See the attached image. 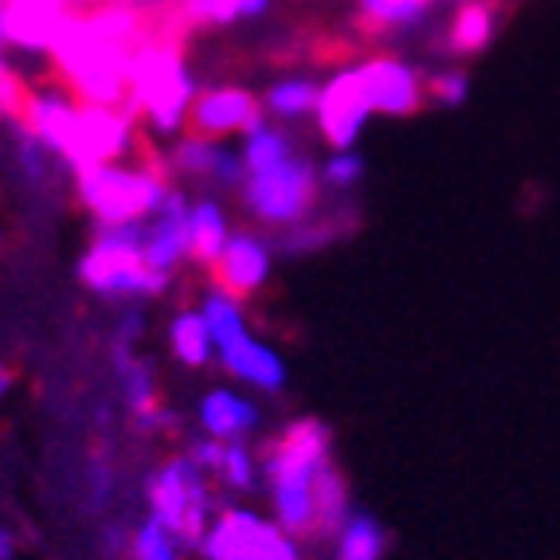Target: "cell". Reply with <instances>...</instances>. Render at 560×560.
<instances>
[{
  "label": "cell",
  "instance_id": "24",
  "mask_svg": "<svg viewBox=\"0 0 560 560\" xmlns=\"http://www.w3.org/2000/svg\"><path fill=\"white\" fill-rule=\"evenodd\" d=\"M498 36V4L494 0H458L443 32V47L455 59H475Z\"/></svg>",
  "mask_w": 560,
  "mask_h": 560
},
{
  "label": "cell",
  "instance_id": "23",
  "mask_svg": "<svg viewBox=\"0 0 560 560\" xmlns=\"http://www.w3.org/2000/svg\"><path fill=\"white\" fill-rule=\"evenodd\" d=\"M235 232L232 208L215 192H200L188 205V262H197L200 271H212V262L224 252L228 235Z\"/></svg>",
  "mask_w": 560,
  "mask_h": 560
},
{
  "label": "cell",
  "instance_id": "19",
  "mask_svg": "<svg viewBox=\"0 0 560 560\" xmlns=\"http://www.w3.org/2000/svg\"><path fill=\"white\" fill-rule=\"evenodd\" d=\"M197 431L215 443H252L259 435L262 408L259 396L240 388V384H212L197 396L192 408Z\"/></svg>",
  "mask_w": 560,
  "mask_h": 560
},
{
  "label": "cell",
  "instance_id": "36",
  "mask_svg": "<svg viewBox=\"0 0 560 560\" xmlns=\"http://www.w3.org/2000/svg\"><path fill=\"white\" fill-rule=\"evenodd\" d=\"M86 482H91V505L94 510H106L114 502V490H118V478H114V467L103 455H94L91 470H86Z\"/></svg>",
  "mask_w": 560,
  "mask_h": 560
},
{
  "label": "cell",
  "instance_id": "2",
  "mask_svg": "<svg viewBox=\"0 0 560 560\" xmlns=\"http://www.w3.org/2000/svg\"><path fill=\"white\" fill-rule=\"evenodd\" d=\"M267 514L302 545L318 541V490L334 467V431L318 416L290 420L259 447Z\"/></svg>",
  "mask_w": 560,
  "mask_h": 560
},
{
  "label": "cell",
  "instance_id": "29",
  "mask_svg": "<svg viewBox=\"0 0 560 560\" xmlns=\"http://www.w3.org/2000/svg\"><path fill=\"white\" fill-rule=\"evenodd\" d=\"M302 141L299 133L290 130V126H279V121L262 118L255 130H247L240 138V158L247 165V173H267V168H279L287 165L290 158H299Z\"/></svg>",
  "mask_w": 560,
  "mask_h": 560
},
{
  "label": "cell",
  "instance_id": "31",
  "mask_svg": "<svg viewBox=\"0 0 560 560\" xmlns=\"http://www.w3.org/2000/svg\"><path fill=\"white\" fill-rule=\"evenodd\" d=\"M364 177H369V161L361 158V150H329L318 161L322 197L329 200H353L361 192Z\"/></svg>",
  "mask_w": 560,
  "mask_h": 560
},
{
  "label": "cell",
  "instance_id": "35",
  "mask_svg": "<svg viewBox=\"0 0 560 560\" xmlns=\"http://www.w3.org/2000/svg\"><path fill=\"white\" fill-rule=\"evenodd\" d=\"M24 94H28V83L16 75V67H12L9 59H4V51H0V118L4 121L20 118Z\"/></svg>",
  "mask_w": 560,
  "mask_h": 560
},
{
  "label": "cell",
  "instance_id": "37",
  "mask_svg": "<svg viewBox=\"0 0 560 560\" xmlns=\"http://www.w3.org/2000/svg\"><path fill=\"white\" fill-rule=\"evenodd\" d=\"M20 549H24L20 533L12 525H0V560H20Z\"/></svg>",
  "mask_w": 560,
  "mask_h": 560
},
{
  "label": "cell",
  "instance_id": "13",
  "mask_svg": "<svg viewBox=\"0 0 560 560\" xmlns=\"http://www.w3.org/2000/svg\"><path fill=\"white\" fill-rule=\"evenodd\" d=\"M79 118H83V103H79L75 94H71V86L59 83V79L32 83L28 94H24V106H20V121H24L63 165H71V153H75Z\"/></svg>",
  "mask_w": 560,
  "mask_h": 560
},
{
  "label": "cell",
  "instance_id": "30",
  "mask_svg": "<svg viewBox=\"0 0 560 560\" xmlns=\"http://www.w3.org/2000/svg\"><path fill=\"white\" fill-rule=\"evenodd\" d=\"M197 310L205 314L208 329H212V341L215 349L224 346V341H232V337L247 334V306H243V299H235L232 290L215 287V282H208L205 290H200L197 299Z\"/></svg>",
  "mask_w": 560,
  "mask_h": 560
},
{
  "label": "cell",
  "instance_id": "34",
  "mask_svg": "<svg viewBox=\"0 0 560 560\" xmlns=\"http://www.w3.org/2000/svg\"><path fill=\"white\" fill-rule=\"evenodd\" d=\"M428 86V103L440 106V110H458V106L470 98V71L467 67H443V71H431L423 79Z\"/></svg>",
  "mask_w": 560,
  "mask_h": 560
},
{
  "label": "cell",
  "instance_id": "27",
  "mask_svg": "<svg viewBox=\"0 0 560 560\" xmlns=\"http://www.w3.org/2000/svg\"><path fill=\"white\" fill-rule=\"evenodd\" d=\"M9 158H12V173L20 177V185L28 188V192H44L47 185H51V177H56L59 168H67L63 161L56 158V153L47 150L44 141L36 138V133L24 126L20 118L9 121ZM71 173V168H67Z\"/></svg>",
  "mask_w": 560,
  "mask_h": 560
},
{
  "label": "cell",
  "instance_id": "32",
  "mask_svg": "<svg viewBox=\"0 0 560 560\" xmlns=\"http://www.w3.org/2000/svg\"><path fill=\"white\" fill-rule=\"evenodd\" d=\"M428 9L431 4H423V0H357V12H361L364 28L376 32V36L420 28Z\"/></svg>",
  "mask_w": 560,
  "mask_h": 560
},
{
  "label": "cell",
  "instance_id": "28",
  "mask_svg": "<svg viewBox=\"0 0 560 560\" xmlns=\"http://www.w3.org/2000/svg\"><path fill=\"white\" fill-rule=\"evenodd\" d=\"M318 91L322 83L314 75H282L259 94L262 114L279 126H306L318 110Z\"/></svg>",
  "mask_w": 560,
  "mask_h": 560
},
{
  "label": "cell",
  "instance_id": "9",
  "mask_svg": "<svg viewBox=\"0 0 560 560\" xmlns=\"http://www.w3.org/2000/svg\"><path fill=\"white\" fill-rule=\"evenodd\" d=\"M141 334H145V314L141 306H126L118 322V334H114L110 346V364H114V381H118V393L126 400L133 428L141 435H165L173 431V411L161 404L158 373H153V361L141 353Z\"/></svg>",
  "mask_w": 560,
  "mask_h": 560
},
{
  "label": "cell",
  "instance_id": "17",
  "mask_svg": "<svg viewBox=\"0 0 560 560\" xmlns=\"http://www.w3.org/2000/svg\"><path fill=\"white\" fill-rule=\"evenodd\" d=\"M185 451L212 478L224 502H252L262 494V463L255 443H215L208 435H192Z\"/></svg>",
  "mask_w": 560,
  "mask_h": 560
},
{
  "label": "cell",
  "instance_id": "14",
  "mask_svg": "<svg viewBox=\"0 0 560 560\" xmlns=\"http://www.w3.org/2000/svg\"><path fill=\"white\" fill-rule=\"evenodd\" d=\"M141 150V126L126 106H94L83 103L79 118V141L71 153V173L86 165H110V161H130Z\"/></svg>",
  "mask_w": 560,
  "mask_h": 560
},
{
  "label": "cell",
  "instance_id": "10",
  "mask_svg": "<svg viewBox=\"0 0 560 560\" xmlns=\"http://www.w3.org/2000/svg\"><path fill=\"white\" fill-rule=\"evenodd\" d=\"M161 165L177 185H197L215 197H235L247 180V165L240 158V145L220 138H205V133L185 130L180 138L168 141V150L161 153Z\"/></svg>",
  "mask_w": 560,
  "mask_h": 560
},
{
  "label": "cell",
  "instance_id": "18",
  "mask_svg": "<svg viewBox=\"0 0 560 560\" xmlns=\"http://www.w3.org/2000/svg\"><path fill=\"white\" fill-rule=\"evenodd\" d=\"M262 118L267 114H262V103L255 91H247L240 83H215L197 91V103L188 110V130L205 133V138L232 141L255 130Z\"/></svg>",
  "mask_w": 560,
  "mask_h": 560
},
{
  "label": "cell",
  "instance_id": "4",
  "mask_svg": "<svg viewBox=\"0 0 560 560\" xmlns=\"http://www.w3.org/2000/svg\"><path fill=\"white\" fill-rule=\"evenodd\" d=\"M173 177L161 158L110 161V165H86L71 173V192L94 228L145 224L165 205Z\"/></svg>",
  "mask_w": 560,
  "mask_h": 560
},
{
  "label": "cell",
  "instance_id": "20",
  "mask_svg": "<svg viewBox=\"0 0 560 560\" xmlns=\"http://www.w3.org/2000/svg\"><path fill=\"white\" fill-rule=\"evenodd\" d=\"M188 205H192V197L185 192V185L173 180L165 205L141 224L145 262H150L158 275H165L168 282H177L180 267L188 262Z\"/></svg>",
  "mask_w": 560,
  "mask_h": 560
},
{
  "label": "cell",
  "instance_id": "6",
  "mask_svg": "<svg viewBox=\"0 0 560 560\" xmlns=\"http://www.w3.org/2000/svg\"><path fill=\"white\" fill-rule=\"evenodd\" d=\"M220 505H224V494L215 490V482L197 467V458L188 451L165 455L145 478V514L158 517L185 545L188 557H197L200 537L220 514Z\"/></svg>",
  "mask_w": 560,
  "mask_h": 560
},
{
  "label": "cell",
  "instance_id": "8",
  "mask_svg": "<svg viewBox=\"0 0 560 560\" xmlns=\"http://www.w3.org/2000/svg\"><path fill=\"white\" fill-rule=\"evenodd\" d=\"M197 560H306V545L252 502H224L197 545Z\"/></svg>",
  "mask_w": 560,
  "mask_h": 560
},
{
  "label": "cell",
  "instance_id": "3",
  "mask_svg": "<svg viewBox=\"0 0 560 560\" xmlns=\"http://www.w3.org/2000/svg\"><path fill=\"white\" fill-rule=\"evenodd\" d=\"M197 75L177 39L145 36L130 56V91L126 110L138 118L141 133L173 141L188 130V110L197 103Z\"/></svg>",
  "mask_w": 560,
  "mask_h": 560
},
{
  "label": "cell",
  "instance_id": "16",
  "mask_svg": "<svg viewBox=\"0 0 560 560\" xmlns=\"http://www.w3.org/2000/svg\"><path fill=\"white\" fill-rule=\"evenodd\" d=\"M215 364H220V373L228 381L255 396H282L290 384L287 357L271 341H262L255 329H247V334L232 337V341H224V346L215 349Z\"/></svg>",
  "mask_w": 560,
  "mask_h": 560
},
{
  "label": "cell",
  "instance_id": "11",
  "mask_svg": "<svg viewBox=\"0 0 560 560\" xmlns=\"http://www.w3.org/2000/svg\"><path fill=\"white\" fill-rule=\"evenodd\" d=\"M373 106L364 94L357 67H337L334 75L322 83L318 110H314V130H318L326 150H357L373 121Z\"/></svg>",
  "mask_w": 560,
  "mask_h": 560
},
{
  "label": "cell",
  "instance_id": "25",
  "mask_svg": "<svg viewBox=\"0 0 560 560\" xmlns=\"http://www.w3.org/2000/svg\"><path fill=\"white\" fill-rule=\"evenodd\" d=\"M388 549H393V533L364 505H353L329 537V560H388Z\"/></svg>",
  "mask_w": 560,
  "mask_h": 560
},
{
  "label": "cell",
  "instance_id": "1",
  "mask_svg": "<svg viewBox=\"0 0 560 560\" xmlns=\"http://www.w3.org/2000/svg\"><path fill=\"white\" fill-rule=\"evenodd\" d=\"M150 36L145 12L130 0H106L98 9L71 12L47 59L59 83L71 86L79 103L126 106L130 91V56Z\"/></svg>",
  "mask_w": 560,
  "mask_h": 560
},
{
  "label": "cell",
  "instance_id": "12",
  "mask_svg": "<svg viewBox=\"0 0 560 560\" xmlns=\"http://www.w3.org/2000/svg\"><path fill=\"white\" fill-rule=\"evenodd\" d=\"M353 67L364 94H369V106L381 118H411L428 106V86H423L428 75L408 59L393 56V51H376Z\"/></svg>",
  "mask_w": 560,
  "mask_h": 560
},
{
  "label": "cell",
  "instance_id": "39",
  "mask_svg": "<svg viewBox=\"0 0 560 560\" xmlns=\"http://www.w3.org/2000/svg\"><path fill=\"white\" fill-rule=\"evenodd\" d=\"M423 4H447V0H423Z\"/></svg>",
  "mask_w": 560,
  "mask_h": 560
},
{
  "label": "cell",
  "instance_id": "22",
  "mask_svg": "<svg viewBox=\"0 0 560 560\" xmlns=\"http://www.w3.org/2000/svg\"><path fill=\"white\" fill-rule=\"evenodd\" d=\"M353 212H346V200H337L334 208H318L314 215H306L302 224H290L282 232H271L275 255L282 259H302V255L329 252L337 243L353 232Z\"/></svg>",
  "mask_w": 560,
  "mask_h": 560
},
{
  "label": "cell",
  "instance_id": "21",
  "mask_svg": "<svg viewBox=\"0 0 560 560\" xmlns=\"http://www.w3.org/2000/svg\"><path fill=\"white\" fill-rule=\"evenodd\" d=\"M4 12V36L20 56H47L63 24L71 20V0H0Z\"/></svg>",
  "mask_w": 560,
  "mask_h": 560
},
{
  "label": "cell",
  "instance_id": "26",
  "mask_svg": "<svg viewBox=\"0 0 560 560\" xmlns=\"http://www.w3.org/2000/svg\"><path fill=\"white\" fill-rule=\"evenodd\" d=\"M165 341H168V353L180 369L188 373H205L215 364V341H212V329H208L205 314L197 306H180L165 326Z\"/></svg>",
  "mask_w": 560,
  "mask_h": 560
},
{
  "label": "cell",
  "instance_id": "38",
  "mask_svg": "<svg viewBox=\"0 0 560 560\" xmlns=\"http://www.w3.org/2000/svg\"><path fill=\"white\" fill-rule=\"evenodd\" d=\"M12 388H16V373H12V364L0 357V408H4V400L12 396Z\"/></svg>",
  "mask_w": 560,
  "mask_h": 560
},
{
  "label": "cell",
  "instance_id": "33",
  "mask_svg": "<svg viewBox=\"0 0 560 560\" xmlns=\"http://www.w3.org/2000/svg\"><path fill=\"white\" fill-rule=\"evenodd\" d=\"M188 549L158 522V517H141L138 525H130V549L118 560H185Z\"/></svg>",
  "mask_w": 560,
  "mask_h": 560
},
{
  "label": "cell",
  "instance_id": "15",
  "mask_svg": "<svg viewBox=\"0 0 560 560\" xmlns=\"http://www.w3.org/2000/svg\"><path fill=\"white\" fill-rule=\"evenodd\" d=\"M275 275V243L267 232H259V228H235L232 235H228L224 252H220V259L212 262V271H208V279L215 282V287L232 290L235 299H255L267 282H271Z\"/></svg>",
  "mask_w": 560,
  "mask_h": 560
},
{
  "label": "cell",
  "instance_id": "5",
  "mask_svg": "<svg viewBox=\"0 0 560 560\" xmlns=\"http://www.w3.org/2000/svg\"><path fill=\"white\" fill-rule=\"evenodd\" d=\"M75 275L83 290H91L94 299L110 302V306H145L173 287L165 275H158L145 262L141 224L94 228V240L79 255Z\"/></svg>",
  "mask_w": 560,
  "mask_h": 560
},
{
  "label": "cell",
  "instance_id": "7",
  "mask_svg": "<svg viewBox=\"0 0 560 560\" xmlns=\"http://www.w3.org/2000/svg\"><path fill=\"white\" fill-rule=\"evenodd\" d=\"M240 215L259 232H282L290 224H302L306 215L322 208V180L318 161L310 153L290 158L287 165L267 168V173H247L243 188L235 192Z\"/></svg>",
  "mask_w": 560,
  "mask_h": 560
}]
</instances>
